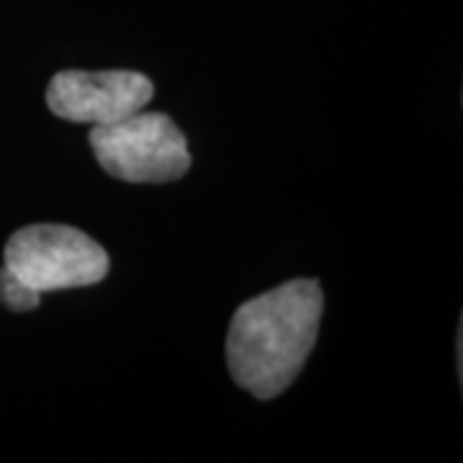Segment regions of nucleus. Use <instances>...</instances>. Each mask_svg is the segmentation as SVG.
Returning a JSON list of instances; mask_svg holds the SVG:
<instances>
[{
    "instance_id": "nucleus-1",
    "label": "nucleus",
    "mask_w": 463,
    "mask_h": 463,
    "mask_svg": "<svg viewBox=\"0 0 463 463\" xmlns=\"http://www.w3.org/2000/svg\"><path fill=\"white\" fill-rule=\"evenodd\" d=\"M322 307V286L309 279L245 301L232 317L224 345L232 379L252 397H279L315 347Z\"/></svg>"
},
{
    "instance_id": "nucleus-3",
    "label": "nucleus",
    "mask_w": 463,
    "mask_h": 463,
    "mask_svg": "<svg viewBox=\"0 0 463 463\" xmlns=\"http://www.w3.org/2000/svg\"><path fill=\"white\" fill-rule=\"evenodd\" d=\"M3 260L39 294L83 288L109 276L106 250L67 224H32L18 230L5 245Z\"/></svg>"
},
{
    "instance_id": "nucleus-2",
    "label": "nucleus",
    "mask_w": 463,
    "mask_h": 463,
    "mask_svg": "<svg viewBox=\"0 0 463 463\" xmlns=\"http://www.w3.org/2000/svg\"><path fill=\"white\" fill-rule=\"evenodd\" d=\"M90 147L109 175L127 183L178 181L191 167L188 142L178 124L145 109L114 124H96Z\"/></svg>"
},
{
    "instance_id": "nucleus-4",
    "label": "nucleus",
    "mask_w": 463,
    "mask_h": 463,
    "mask_svg": "<svg viewBox=\"0 0 463 463\" xmlns=\"http://www.w3.org/2000/svg\"><path fill=\"white\" fill-rule=\"evenodd\" d=\"M152 93L149 78L132 70H65L52 78L47 106L54 116L75 124H114L142 111Z\"/></svg>"
},
{
    "instance_id": "nucleus-5",
    "label": "nucleus",
    "mask_w": 463,
    "mask_h": 463,
    "mask_svg": "<svg viewBox=\"0 0 463 463\" xmlns=\"http://www.w3.org/2000/svg\"><path fill=\"white\" fill-rule=\"evenodd\" d=\"M42 294L33 291L26 281H21L14 270H8L5 265L0 268V304L14 309V312H32L36 309Z\"/></svg>"
}]
</instances>
